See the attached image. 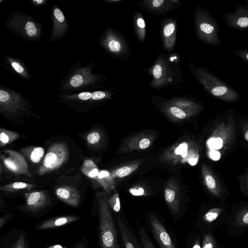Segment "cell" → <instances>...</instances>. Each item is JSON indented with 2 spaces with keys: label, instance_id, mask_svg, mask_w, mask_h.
<instances>
[{
  "label": "cell",
  "instance_id": "6da1fadb",
  "mask_svg": "<svg viewBox=\"0 0 248 248\" xmlns=\"http://www.w3.org/2000/svg\"><path fill=\"white\" fill-rule=\"evenodd\" d=\"M180 62V58L176 53L159 55L150 67H143L144 70L152 76L150 86L157 90L171 85L180 88L179 84L182 83L184 80L179 67Z\"/></svg>",
  "mask_w": 248,
  "mask_h": 248
},
{
  "label": "cell",
  "instance_id": "7a4b0ae2",
  "mask_svg": "<svg viewBox=\"0 0 248 248\" xmlns=\"http://www.w3.org/2000/svg\"><path fill=\"white\" fill-rule=\"evenodd\" d=\"M94 62L84 66L80 62L74 63L67 74L62 80L60 90L65 93L96 90L105 88L102 85L107 77L92 72Z\"/></svg>",
  "mask_w": 248,
  "mask_h": 248
},
{
  "label": "cell",
  "instance_id": "3957f363",
  "mask_svg": "<svg viewBox=\"0 0 248 248\" xmlns=\"http://www.w3.org/2000/svg\"><path fill=\"white\" fill-rule=\"evenodd\" d=\"M189 69L204 90L213 96L223 101L236 102L241 97L238 93L230 85L221 80L209 69L188 64Z\"/></svg>",
  "mask_w": 248,
  "mask_h": 248
},
{
  "label": "cell",
  "instance_id": "277c9868",
  "mask_svg": "<svg viewBox=\"0 0 248 248\" xmlns=\"http://www.w3.org/2000/svg\"><path fill=\"white\" fill-rule=\"evenodd\" d=\"M233 115L219 123L207 140V155L213 161L220 160L234 141L235 124Z\"/></svg>",
  "mask_w": 248,
  "mask_h": 248
},
{
  "label": "cell",
  "instance_id": "5b68a950",
  "mask_svg": "<svg viewBox=\"0 0 248 248\" xmlns=\"http://www.w3.org/2000/svg\"><path fill=\"white\" fill-rule=\"evenodd\" d=\"M194 31L203 43L215 46L221 44L219 29L216 18L206 9L197 6L194 14Z\"/></svg>",
  "mask_w": 248,
  "mask_h": 248
},
{
  "label": "cell",
  "instance_id": "8992f818",
  "mask_svg": "<svg viewBox=\"0 0 248 248\" xmlns=\"http://www.w3.org/2000/svg\"><path fill=\"white\" fill-rule=\"evenodd\" d=\"M6 27L10 31L29 41H37L42 36V25L31 16L20 12H15L8 16Z\"/></svg>",
  "mask_w": 248,
  "mask_h": 248
},
{
  "label": "cell",
  "instance_id": "52a82bcc",
  "mask_svg": "<svg viewBox=\"0 0 248 248\" xmlns=\"http://www.w3.org/2000/svg\"><path fill=\"white\" fill-rule=\"evenodd\" d=\"M99 242L101 248H121L113 217L106 203L99 210Z\"/></svg>",
  "mask_w": 248,
  "mask_h": 248
},
{
  "label": "cell",
  "instance_id": "ba28073f",
  "mask_svg": "<svg viewBox=\"0 0 248 248\" xmlns=\"http://www.w3.org/2000/svg\"><path fill=\"white\" fill-rule=\"evenodd\" d=\"M99 44L105 52L116 59H127L131 49L126 39L117 31L106 29L101 34Z\"/></svg>",
  "mask_w": 248,
  "mask_h": 248
},
{
  "label": "cell",
  "instance_id": "9c48e42d",
  "mask_svg": "<svg viewBox=\"0 0 248 248\" xmlns=\"http://www.w3.org/2000/svg\"><path fill=\"white\" fill-rule=\"evenodd\" d=\"M151 232L160 248H176L169 233L159 218L153 214L147 215Z\"/></svg>",
  "mask_w": 248,
  "mask_h": 248
},
{
  "label": "cell",
  "instance_id": "30bf717a",
  "mask_svg": "<svg viewBox=\"0 0 248 248\" xmlns=\"http://www.w3.org/2000/svg\"><path fill=\"white\" fill-rule=\"evenodd\" d=\"M246 2V5L236 3L233 12L222 14L223 18L230 28L237 30L248 28V3Z\"/></svg>",
  "mask_w": 248,
  "mask_h": 248
},
{
  "label": "cell",
  "instance_id": "8fae6325",
  "mask_svg": "<svg viewBox=\"0 0 248 248\" xmlns=\"http://www.w3.org/2000/svg\"><path fill=\"white\" fill-rule=\"evenodd\" d=\"M137 4L150 13L164 15L179 9L181 2L178 0H144L138 1Z\"/></svg>",
  "mask_w": 248,
  "mask_h": 248
},
{
  "label": "cell",
  "instance_id": "7c38bea8",
  "mask_svg": "<svg viewBox=\"0 0 248 248\" xmlns=\"http://www.w3.org/2000/svg\"><path fill=\"white\" fill-rule=\"evenodd\" d=\"M160 37L165 49L168 52L173 51L177 38V21L172 17H166L161 21Z\"/></svg>",
  "mask_w": 248,
  "mask_h": 248
},
{
  "label": "cell",
  "instance_id": "4fadbf2b",
  "mask_svg": "<svg viewBox=\"0 0 248 248\" xmlns=\"http://www.w3.org/2000/svg\"><path fill=\"white\" fill-rule=\"evenodd\" d=\"M52 29L50 37L51 42H55L63 38L69 30L67 21L62 11L56 5L52 12Z\"/></svg>",
  "mask_w": 248,
  "mask_h": 248
},
{
  "label": "cell",
  "instance_id": "5bb4252c",
  "mask_svg": "<svg viewBox=\"0 0 248 248\" xmlns=\"http://www.w3.org/2000/svg\"><path fill=\"white\" fill-rule=\"evenodd\" d=\"M117 222L124 248H142L125 218L118 216Z\"/></svg>",
  "mask_w": 248,
  "mask_h": 248
},
{
  "label": "cell",
  "instance_id": "9a60e30c",
  "mask_svg": "<svg viewBox=\"0 0 248 248\" xmlns=\"http://www.w3.org/2000/svg\"><path fill=\"white\" fill-rule=\"evenodd\" d=\"M80 217L76 216H63L47 219L38 224L36 230H44L62 226L76 221Z\"/></svg>",
  "mask_w": 248,
  "mask_h": 248
},
{
  "label": "cell",
  "instance_id": "2e32d148",
  "mask_svg": "<svg viewBox=\"0 0 248 248\" xmlns=\"http://www.w3.org/2000/svg\"><path fill=\"white\" fill-rule=\"evenodd\" d=\"M202 172L207 188L214 195L219 196L221 193L222 187L217 176L207 167L203 168Z\"/></svg>",
  "mask_w": 248,
  "mask_h": 248
},
{
  "label": "cell",
  "instance_id": "e0dca14e",
  "mask_svg": "<svg viewBox=\"0 0 248 248\" xmlns=\"http://www.w3.org/2000/svg\"><path fill=\"white\" fill-rule=\"evenodd\" d=\"M27 208L31 211H37L43 208L47 201L45 195L40 192H32L26 197Z\"/></svg>",
  "mask_w": 248,
  "mask_h": 248
},
{
  "label": "cell",
  "instance_id": "ac0fdd59",
  "mask_svg": "<svg viewBox=\"0 0 248 248\" xmlns=\"http://www.w3.org/2000/svg\"><path fill=\"white\" fill-rule=\"evenodd\" d=\"M133 25L137 39L142 43L146 37V23L142 15L136 11L133 14Z\"/></svg>",
  "mask_w": 248,
  "mask_h": 248
},
{
  "label": "cell",
  "instance_id": "d6986e66",
  "mask_svg": "<svg viewBox=\"0 0 248 248\" xmlns=\"http://www.w3.org/2000/svg\"><path fill=\"white\" fill-rule=\"evenodd\" d=\"M6 63L16 73L26 79L31 78V74L27 67L23 62L12 57H4Z\"/></svg>",
  "mask_w": 248,
  "mask_h": 248
},
{
  "label": "cell",
  "instance_id": "ffe728a7",
  "mask_svg": "<svg viewBox=\"0 0 248 248\" xmlns=\"http://www.w3.org/2000/svg\"><path fill=\"white\" fill-rule=\"evenodd\" d=\"M57 196L68 204L76 206L78 204V197L75 193H73L67 188H59L56 191Z\"/></svg>",
  "mask_w": 248,
  "mask_h": 248
},
{
  "label": "cell",
  "instance_id": "44dd1931",
  "mask_svg": "<svg viewBox=\"0 0 248 248\" xmlns=\"http://www.w3.org/2000/svg\"><path fill=\"white\" fill-rule=\"evenodd\" d=\"M138 234L142 248H155L147 231L143 227L138 229Z\"/></svg>",
  "mask_w": 248,
  "mask_h": 248
},
{
  "label": "cell",
  "instance_id": "7402d4cb",
  "mask_svg": "<svg viewBox=\"0 0 248 248\" xmlns=\"http://www.w3.org/2000/svg\"><path fill=\"white\" fill-rule=\"evenodd\" d=\"M222 209L218 208H215L211 209L208 211L203 216V219L205 221L208 222H212L216 220Z\"/></svg>",
  "mask_w": 248,
  "mask_h": 248
},
{
  "label": "cell",
  "instance_id": "603a6c76",
  "mask_svg": "<svg viewBox=\"0 0 248 248\" xmlns=\"http://www.w3.org/2000/svg\"><path fill=\"white\" fill-rule=\"evenodd\" d=\"M44 155V149L40 147L34 148L31 154V160L34 163L39 162Z\"/></svg>",
  "mask_w": 248,
  "mask_h": 248
},
{
  "label": "cell",
  "instance_id": "cb8c5ba5",
  "mask_svg": "<svg viewBox=\"0 0 248 248\" xmlns=\"http://www.w3.org/2000/svg\"><path fill=\"white\" fill-rule=\"evenodd\" d=\"M57 159V155L54 153L49 152L45 157L44 164L46 167H51L54 164Z\"/></svg>",
  "mask_w": 248,
  "mask_h": 248
},
{
  "label": "cell",
  "instance_id": "d4e9b609",
  "mask_svg": "<svg viewBox=\"0 0 248 248\" xmlns=\"http://www.w3.org/2000/svg\"><path fill=\"white\" fill-rule=\"evenodd\" d=\"M170 111L173 116L178 118L184 119L186 117L185 111L177 106H172L170 107Z\"/></svg>",
  "mask_w": 248,
  "mask_h": 248
},
{
  "label": "cell",
  "instance_id": "484cf974",
  "mask_svg": "<svg viewBox=\"0 0 248 248\" xmlns=\"http://www.w3.org/2000/svg\"><path fill=\"white\" fill-rule=\"evenodd\" d=\"M10 248H28L25 236L23 234L21 235Z\"/></svg>",
  "mask_w": 248,
  "mask_h": 248
},
{
  "label": "cell",
  "instance_id": "4316f807",
  "mask_svg": "<svg viewBox=\"0 0 248 248\" xmlns=\"http://www.w3.org/2000/svg\"><path fill=\"white\" fill-rule=\"evenodd\" d=\"M188 145L186 142H184L180 144L175 150L177 155H180L183 157H185L187 153Z\"/></svg>",
  "mask_w": 248,
  "mask_h": 248
},
{
  "label": "cell",
  "instance_id": "83f0119b",
  "mask_svg": "<svg viewBox=\"0 0 248 248\" xmlns=\"http://www.w3.org/2000/svg\"><path fill=\"white\" fill-rule=\"evenodd\" d=\"M131 173V169L129 167L124 166L117 169L115 172L116 175L118 177H124Z\"/></svg>",
  "mask_w": 248,
  "mask_h": 248
},
{
  "label": "cell",
  "instance_id": "f1b7e54d",
  "mask_svg": "<svg viewBox=\"0 0 248 248\" xmlns=\"http://www.w3.org/2000/svg\"><path fill=\"white\" fill-rule=\"evenodd\" d=\"M233 52L238 57L248 62V49H236Z\"/></svg>",
  "mask_w": 248,
  "mask_h": 248
},
{
  "label": "cell",
  "instance_id": "f546056e",
  "mask_svg": "<svg viewBox=\"0 0 248 248\" xmlns=\"http://www.w3.org/2000/svg\"><path fill=\"white\" fill-rule=\"evenodd\" d=\"M111 207L115 212H119L121 209L120 199L119 197L117 196L110 201Z\"/></svg>",
  "mask_w": 248,
  "mask_h": 248
},
{
  "label": "cell",
  "instance_id": "4dcf8cb0",
  "mask_svg": "<svg viewBox=\"0 0 248 248\" xmlns=\"http://www.w3.org/2000/svg\"><path fill=\"white\" fill-rule=\"evenodd\" d=\"M100 135L96 132L89 134L87 136V140L91 144H94L100 140Z\"/></svg>",
  "mask_w": 248,
  "mask_h": 248
},
{
  "label": "cell",
  "instance_id": "1f68e13d",
  "mask_svg": "<svg viewBox=\"0 0 248 248\" xmlns=\"http://www.w3.org/2000/svg\"><path fill=\"white\" fill-rule=\"evenodd\" d=\"M241 129L244 138L248 142V121H245L242 123Z\"/></svg>",
  "mask_w": 248,
  "mask_h": 248
},
{
  "label": "cell",
  "instance_id": "d6a6232c",
  "mask_svg": "<svg viewBox=\"0 0 248 248\" xmlns=\"http://www.w3.org/2000/svg\"><path fill=\"white\" fill-rule=\"evenodd\" d=\"M202 248H214V245L210 236H206L204 237Z\"/></svg>",
  "mask_w": 248,
  "mask_h": 248
},
{
  "label": "cell",
  "instance_id": "836d02e7",
  "mask_svg": "<svg viewBox=\"0 0 248 248\" xmlns=\"http://www.w3.org/2000/svg\"><path fill=\"white\" fill-rule=\"evenodd\" d=\"M150 141L147 138L142 139L139 143V146L141 149L147 148L150 145Z\"/></svg>",
  "mask_w": 248,
  "mask_h": 248
},
{
  "label": "cell",
  "instance_id": "e575fe53",
  "mask_svg": "<svg viewBox=\"0 0 248 248\" xmlns=\"http://www.w3.org/2000/svg\"><path fill=\"white\" fill-rule=\"evenodd\" d=\"M130 193L135 196L142 195L144 194V190L142 188L139 189L132 188L130 189Z\"/></svg>",
  "mask_w": 248,
  "mask_h": 248
},
{
  "label": "cell",
  "instance_id": "d590c367",
  "mask_svg": "<svg viewBox=\"0 0 248 248\" xmlns=\"http://www.w3.org/2000/svg\"><path fill=\"white\" fill-rule=\"evenodd\" d=\"M27 186V184L23 182H15L13 184V187L14 189H22Z\"/></svg>",
  "mask_w": 248,
  "mask_h": 248
},
{
  "label": "cell",
  "instance_id": "8d00e7d4",
  "mask_svg": "<svg viewBox=\"0 0 248 248\" xmlns=\"http://www.w3.org/2000/svg\"><path fill=\"white\" fill-rule=\"evenodd\" d=\"M10 217V215H3L0 219V228L1 229Z\"/></svg>",
  "mask_w": 248,
  "mask_h": 248
},
{
  "label": "cell",
  "instance_id": "74e56055",
  "mask_svg": "<svg viewBox=\"0 0 248 248\" xmlns=\"http://www.w3.org/2000/svg\"><path fill=\"white\" fill-rule=\"evenodd\" d=\"M0 141L3 143H6L9 141L8 136L5 133L1 132L0 135Z\"/></svg>",
  "mask_w": 248,
  "mask_h": 248
},
{
  "label": "cell",
  "instance_id": "f35d334b",
  "mask_svg": "<svg viewBox=\"0 0 248 248\" xmlns=\"http://www.w3.org/2000/svg\"><path fill=\"white\" fill-rule=\"evenodd\" d=\"M31 1L35 6H40L45 4L47 1L45 0H32Z\"/></svg>",
  "mask_w": 248,
  "mask_h": 248
},
{
  "label": "cell",
  "instance_id": "ab89813d",
  "mask_svg": "<svg viewBox=\"0 0 248 248\" xmlns=\"http://www.w3.org/2000/svg\"><path fill=\"white\" fill-rule=\"evenodd\" d=\"M5 163L6 165L8 166L10 168L15 170L16 169V166L11 161L9 160H5Z\"/></svg>",
  "mask_w": 248,
  "mask_h": 248
},
{
  "label": "cell",
  "instance_id": "60d3db41",
  "mask_svg": "<svg viewBox=\"0 0 248 248\" xmlns=\"http://www.w3.org/2000/svg\"><path fill=\"white\" fill-rule=\"evenodd\" d=\"M98 174V171L96 169H94L93 170L89 173V175L91 177H95V176L97 175Z\"/></svg>",
  "mask_w": 248,
  "mask_h": 248
},
{
  "label": "cell",
  "instance_id": "b9f144b4",
  "mask_svg": "<svg viewBox=\"0 0 248 248\" xmlns=\"http://www.w3.org/2000/svg\"><path fill=\"white\" fill-rule=\"evenodd\" d=\"M188 162L191 165L194 166L197 164L198 158L197 157L190 158L189 159Z\"/></svg>",
  "mask_w": 248,
  "mask_h": 248
},
{
  "label": "cell",
  "instance_id": "7bdbcfd3",
  "mask_svg": "<svg viewBox=\"0 0 248 248\" xmlns=\"http://www.w3.org/2000/svg\"><path fill=\"white\" fill-rule=\"evenodd\" d=\"M243 222L245 224H248V212L243 216Z\"/></svg>",
  "mask_w": 248,
  "mask_h": 248
},
{
  "label": "cell",
  "instance_id": "ee69618b",
  "mask_svg": "<svg viewBox=\"0 0 248 248\" xmlns=\"http://www.w3.org/2000/svg\"><path fill=\"white\" fill-rule=\"evenodd\" d=\"M108 175V173L107 172L102 171L98 173V176L100 178H102L104 177L107 176Z\"/></svg>",
  "mask_w": 248,
  "mask_h": 248
},
{
  "label": "cell",
  "instance_id": "f6af8a7d",
  "mask_svg": "<svg viewBox=\"0 0 248 248\" xmlns=\"http://www.w3.org/2000/svg\"><path fill=\"white\" fill-rule=\"evenodd\" d=\"M122 0H106L104 1L106 2L107 3H118L119 2L122 1Z\"/></svg>",
  "mask_w": 248,
  "mask_h": 248
},
{
  "label": "cell",
  "instance_id": "bcb514c9",
  "mask_svg": "<svg viewBox=\"0 0 248 248\" xmlns=\"http://www.w3.org/2000/svg\"><path fill=\"white\" fill-rule=\"evenodd\" d=\"M46 248H66L65 247H63L60 245H54L51 246H49L48 247H47Z\"/></svg>",
  "mask_w": 248,
  "mask_h": 248
},
{
  "label": "cell",
  "instance_id": "7dc6e473",
  "mask_svg": "<svg viewBox=\"0 0 248 248\" xmlns=\"http://www.w3.org/2000/svg\"><path fill=\"white\" fill-rule=\"evenodd\" d=\"M244 186H246L248 189V175L246 178L245 182L244 183Z\"/></svg>",
  "mask_w": 248,
  "mask_h": 248
},
{
  "label": "cell",
  "instance_id": "c3c4849f",
  "mask_svg": "<svg viewBox=\"0 0 248 248\" xmlns=\"http://www.w3.org/2000/svg\"><path fill=\"white\" fill-rule=\"evenodd\" d=\"M193 248H201L200 246L198 245V244H196Z\"/></svg>",
  "mask_w": 248,
  "mask_h": 248
},
{
  "label": "cell",
  "instance_id": "681fc988",
  "mask_svg": "<svg viewBox=\"0 0 248 248\" xmlns=\"http://www.w3.org/2000/svg\"><path fill=\"white\" fill-rule=\"evenodd\" d=\"M76 248H85L83 246L80 245L78 247H77Z\"/></svg>",
  "mask_w": 248,
  "mask_h": 248
}]
</instances>
